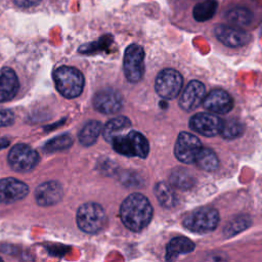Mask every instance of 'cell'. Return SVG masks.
<instances>
[{
	"instance_id": "obj_1",
	"label": "cell",
	"mask_w": 262,
	"mask_h": 262,
	"mask_svg": "<svg viewBox=\"0 0 262 262\" xmlns=\"http://www.w3.org/2000/svg\"><path fill=\"white\" fill-rule=\"evenodd\" d=\"M152 212L148 199L138 192L129 194L120 207V217L123 224L135 232L148 225L152 218Z\"/></svg>"
},
{
	"instance_id": "obj_2",
	"label": "cell",
	"mask_w": 262,
	"mask_h": 262,
	"mask_svg": "<svg viewBox=\"0 0 262 262\" xmlns=\"http://www.w3.org/2000/svg\"><path fill=\"white\" fill-rule=\"evenodd\" d=\"M110 143L118 154L126 157L145 159L149 152V143L145 136L134 130H126L115 135Z\"/></svg>"
},
{
	"instance_id": "obj_3",
	"label": "cell",
	"mask_w": 262,
	"mask_h": 262,
	"mask_svg": "<svg viewBox=\"0 0 262 262\" xmlns=\"http://www.w3.org/2000/svg\"><path fill=\"white\" fill-rule=\"evenodd\" d=\"M57 91L66 98L78 97L84 88V76L74 67L61 66L53 74Z\"/></svg>"
},
{
	"instance_id": "obj_4",
	"label": "cell",
	"mask_w": 262,
	"mask_h": 262,
	"mask_svg": "<svg viewBox=\"0 0 262 262\" xmlns=\"http://www.w3.org/2000/svg\"><path fill=\"white\" fill-rule=\"evenodd\" d=\"M77 224L86 233H97L106 224V215L103 208L96 203H86L77 212Z\"/></svg>"
},
{
	"instance_id": "obj_5",
	"label": "cell",
	"mask_w": 262,
	"mask_h": 262,
	"mask_svg": "<svg viewBox=\"0 0 262 262\" xmlns=\"http://www.w3.org/2000/svg\"><path fill=\"white\" fill-rule=\"evenodd\" d=\"M219 223V213L212 207H202L190 214L183 220V226L191 232L207 233L213 231Z\"/></svg>"
},
{
	"instance_id": "obj_6",
	"label": "cell",
	"mask_w": 262,
	"mask_h": 262,
	"mask_svg": "<svg viewBox=\"0 0 262 262\" xmlns=\"http://www.w3.org/2000/svg\"><path fill=\"white\" fill-rule=\"evenodd\" d=\"M10 168L16 172H30L39 163L38 152L30 145L18 143L11 147L7 157Z\"/></svg>"
},
{
	"instance_id": "obj_7",
	"label": "cell",
	"mask_w": 262,
	"mask_h": 262,
	"mask_svg": "<svg viewBox=\"0 0 262 262\" xmlns=\"http://www.w3.org/2000/svg\"><path fill=\"white\" fill-rule=\"evenodd\" d=\"M123 71L126 79L131 83H137L144 74V50L138 44H130L123 57Z\"/></svg>"
},
{
	"instance_id": "obj_8",
	"label": "cell",
	"mask_w": 262,
	"mask_h": 262,
	"mask_svg": "<svg viewBox=\"0 0 262 262\" xmlns=\"http://www.w3.org/2000/svg\"><path fill=\"white\" fill-rule=\"evenodd\" d=\"M223 18L230 26L245 29L254 24L256 12L254 6L246 3V1L230 2L224 6Z\"/></svg>"
},
{
	"instance_id": "obj_9",
	"label": "cell",
	"mask_w": 262,
	"mask_h": 262,
	"mask_svg": "<svg viewBox=\"0 0 262 262\" xmlns=\"http://www.w3.org/2000/svg\"><path fill=\"white\" fill-rule=\"evenodd\" d=\"M183 78L174 69H165L159 73L155 81V89L158 95L165 99H174L181 91Z\"/></svg>"
},
{
	"instance_id": "obj_10",
	"label": "cell",
	"mask_w": 262,
	"mask_h": 262,
	"mask_svg": "<svg viewBox=\"0 0 262 262\" xmlns=\"http://www.w3.org/2000/svg\"><path fill=\"white\" fill-rule=\"evenodd\" d=\"M202 148L201 140L189 132H180L174 147V155L184 164L194 163L195 157Z\"/></svg>"
},
{
	"instance_id": "obj_11",
	"label": "cell",
	"mask_w": 262,
	"mask_h": 262,
	"mask_svg": "<svg viewBox=\"0 0 262 262\" xmlns=\"http://www.w3.org/2000/svg\"><path fill=\"white\" fill-rule=\"evenodd\" d=\"M214 35L219 42L230 48L245 46L251 41V35L246 30L230 25H217L214 28Z\"/></svg>"
},
{
	"instance_id": "obj_12",
	"label": "cell",
	"mask_w": 262,
	"mask_h": 262,
	"mask_svg": "<svg viewBox=\"0 0 262 262\" xmlns=\"http://www.w3.org/2000/svg\"><path fill=\"white\" fill-rule=\"evenodd\" d=\"M224 121L213 114L210 113H199L189 119V128L196 133L212 137L220 134Z\"/></svg>"
},
{
	"instance_id": "obj_13",
	"label": "cell",
	"mask_w": 262,
	"mask_h": 262,
	"mask_svg": "<svg viewBox=\"0 0 262 262\" xmlns=\"http://www.w3.org/2000/svg\"><path fill=\"white\" fill-rule=\"evenodd\" d=\"M93 106L101 114H116L123 106V97L117 90L111 88L102 89L94 95Z\"/></svg>"
},
{
	"instance_id": "obj_14",
	"label": "cell",
	"mask_w": 262,
	"mask_h": 262,
	"mask_svg": "<svg viewBox=\"0 0 262 262\" xmlns=\"http://www.w3.org/2000/svg\"><path fill=\"white\" fill-rule=\"evenodd\" d=\"M29 193V186L15 178L7 177L0 179V203L12 204L20 201Z\"/></svg>"
},
{
	"instance_id": "obj_15",
	"label": "cell",
	"mask_w": 262,
	"mask_h": 262,
	"mask_svg": "<svg viewBox=\"0 0 262 262\" xmlns=\"http://www.w3.org/2000/svg\"><path fill=\"white\" fill-rule=\"evenodd\" d=\"M205 94V85L198 80H192L182 91L179 98V106L185 112L194 111L203 102Z\"/></svg>"
},
{
	"instance_id": "obj_16",
	"label": "cell",
	"mask_w": 262,
	"mask_h": 262,
	"mask_svg": "<svg viewBox=\"0 0 262 262\" xmlns=\"http://www.w3.org/2000/svg\"><path fill=\"white\" fill-rule=\"evenodd\" d=\"M63 189L59 182L50 180L41 183L35 190V200L43 207L53 206L61 201Z\"/></svg>"
},
{
	"instance_id": "obj_17",
	"label": "cell",
	"mask_w": 262,
	"mask_h": 262,
	"mask_svg": "<svg viewBox=\"0 0 262 262\" xmlns=\"http://www.w3.org/2000/svg\"><path fill=\"white\" fill-rule=\"evenodd\" d=\"M204 107L214 114H227L233 107L231 96L222 89H214L203 99Z\"/></svg>"
},
{
	"instance_id": "obj_18",
	"label": "cell",
	"mask_w": 262,
	"mask_h": 262,
	"mask_svg": "<svg viewBox=\"0 0 262 262\" xmlns=\"http://www.w3.org/2000/svg\"><path fill=\"white\" fill-rule=\"evenodd\" d=\"M19 82L15 72L10 68H4L0 72V102L11 100L17 93Z\"/></svg>"
},
{
	"instance_id": "obj_19",
	"label": "cell",
	"mask_w": 262,
	"mask_h": 262,
	"mask_svg": "<svg viewBox=\"0 0 262 262\" xmlns=\"http://www.w3.org/2000/svg\"><path fill=\"white\" fill-rule=\"evenodd\" d=\"M194 244L184 236L172 238L166 248V260H175L180 255L188 254L194 250Z\"/></svg>"
},
{
	"instance_id": "obj_20",
	"label": "cell",
	"mask_w": 262,
	"mask_h": 262,
	"mask_svg": "<svg viewBox=\"0 0 262 262\" xmlns=\"http://www.w3.org/2000/svg\"><path fill=\"white\" fill-rule=\"evenodd\" d=\"M217 0H200L192 7V17L198 23L210 20L218 8Z\"/></svg>"
},
{
	"instance_id": "obj_21",
	"label": "cell",
	"mask_w": 262,
	"mask_h": 262,
	"mask_svg": "<svg viewBox=\"0 0 262 262\" xmlns=\"http://www.w3.org/2000/svg\"><path fill=\"white\" fill-rule=\"evenodd\" d=\"M131 125H132L131 121L125 116H118V117L111 119L105 124V126L103 127V130H102L104 140L110 143L111 139L115 135H117L121 132H124L126 130H129Z\"/></svg>"
},
{
	"instance_id": "obj_22",
	"label": "cell",
	"mask_w": 262,
	"mask_h": 262,
	"mask_svg": "<svg viewBox=\"0 0 262 262\" xmlns=\"http://www.w3.org/2000/svg\"><path fill=\"white\" fill-rule=\"evenodd\" d=\"M170 183L175 188L181 190H187L191 188L195 183V178L189 170L183 167L175 168L170 175Z\"/></svg>"
},
{
	"instance_id": "obj_23",
	"label": "cell",
	"mask_w": 262,
	"mask_h": 262,
	"mask_svg": "<svg viewBox=\"0 0 262 262\" xmlns=\"http://www.w3.org/2000/svg\"><path fill=\"white\" fill-rule=\"evenodd\" d=\"M102 131V125L99 121H89L87 122L79 132V141L84 146L92 145L98 138L100 132Z\"/></svg>"
},
{
	"instance_id": "obj_24",
	"label": "cell",
	"mask_w": 262,
	"mask_h": 262,
	"mask_svg": "<svg viewBox=\"0 0 262 262\" xmlns=\"http://www.w3.org/2000/svg\"><path fill=\"white\" fill-rule=\"evenodd\" d=\"M155 194L161 206L164 208L170 209L176 205V194L174 193L171 186L166 182L160 181L155 185Z\"/></svg>"
},
{
	"instance_id": "obj_25",
	"label": "cell",
	"mask_w": 262,
	"mask_h": 262,
	"mask_svg": "<svg viewBox=\"0 0 262 262\" xmlns=\"http://www.w3.org/2000/svg\"><path fill=\"white\" fill-rule=\"evenodd\" d=\"M194 163L200 169L211 172L217 169L219 161L216 154L212 149L208 147H202L195 157Z\"/></svg>"
},
{
	"instance_id": "obj_26",
	"label": "cell",
	"mask_w": 262,
	"mask_h": 262,
	"mask_svg": "<svg viewBox=\"0 0 262 262\" xmlns=\"http://www.w3.org/2000/svg\"><path fill=\"white\" fill-rule=\"evenodd\" d=\"M251 225V219L246 215L235 217V219L229 221L224 228V234L228 237L233 236Z\"/></svg>"
},
{
	"instance_id": "obj_27",
	"label": "cell",
	"mask_w": 262,
	"mask_h": 262,
	"mask_svg": "<svg viewBox=\"0 0 262 262\" xmlns=\"http://www.w3.org/2000/svg\"><path fill=\"white\" fill-rule=\"evenodd\" d=\"M73 144V139L68 134H62L52 138L44 145V150L47 152H53L69 148Z\"/></svg>"
},
{
	"instance_id": "obj_28",
	"label": "cell",
	"mask_w": 262,
	"mask_h": 262,
	"mask_svg": "<svg viewBox=\"0 0 262 262\" xmlns=\"http://www.w3.org/2000/svg\"><path fill=\"white\" fill-rule=\"evenodd\" d=\"M243 133H244L243 124L235 120H230V121L224 122L222 130L220 132V134L223 138L230 139V140L239 137Z\"/></svg>"
},
{
	"instance_id": "obj_29",
	"label": "cell",
	"mask_w": 262,
	"mask_h": 262,
	"mask_svg": "<svg viewBox=\"0 0 262 262\" xmlns=\"http://www.w3.org/2000/svg\"><path fill=\"white\" fill-rule=\"evenodd\" d=\"M14 122V115L10 110L0 108V127L10 126Z\"/></svg>"
},
{
	"instance_id": "obj_30",
	"label": "cell",
	"mask_w": 262,
	"mask_h": 262,
	"mask_svg": "<svg viewBox=\"0 0 262 262\" xmlns=\"http://www.w3.org/2000/svg\"><path fill=\"white\" fill-rule=\"evenodd\" d=\"M13 1L19 7L29 8V7H33V6L38 5L41 0H13Z\"/></svg>"
},
{
	"instance_id": "obj_31",
	"label": "cell",
	"mask_w": 262,
	"mask_h": 262,
	"mask_svg": "<svg viewBox=\"0 0 262 262\" xmlns=\"http://www.w3.org/2000/svg\"><path fill=\"white\" fill-rule=\"evenodd\" d=\"M9 145V140L6 138H0V149L5 148Z\"/></svg>"
},
{
	"instance_id": "obj_32",
	"label": "cell",
	"mask_w": 262,
	"mask_h": 262,
	"mask_svg": "<svg viewBox=\"0 0 262 262\" xmlns=\"http://www.w3.org/2000/svg\"><path fill=\"white\" fill-rule=\"evenodd\" d=\"M0 261H2V258H0Z\"/></svg>"
}]
</instances>
